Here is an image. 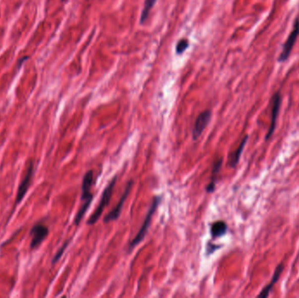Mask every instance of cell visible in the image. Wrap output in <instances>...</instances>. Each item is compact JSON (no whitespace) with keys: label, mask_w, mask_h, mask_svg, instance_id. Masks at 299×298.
I'll return each mask as SVG.
<instances>
[{"label":"cell","mask_w":299,"mask_h":298,"mask_svg":"<svg viewBox=\"0 0 299 298\" xmlns=\"http://www.w3.org/2000/svg\"><path fill=\"white\" fill-rule=\"evenodd\" d=\"M93 183H94V173L93 171H88L83 177L82 184H81V200L82 205L74 218V224L76 226L81 223V220L84 217V215L92 203L94 199V194L91 193Z\"/></svg>","instance_id":"cell-1"},{"label":"cell","mask_w":299,"mask_h":298,"mask_svg":"<svg viewBox=\"0 0 299 298\" xmlns=\"http://www.w3.org/2000/svg\"><path fill=\"white\" fill-rule=\"evenodd\" d=\"M161 199H162L161 196H156V197H154V199L152 200V205L150 206V209H149L147 214H146V217L144 219L143 225L141 227L140 230L137 233L136 237L129 243V247H128V252L132 251L133 248L137 247V245L139 243L142 242L143 239L145 238V236H146V234L148 232V229H149L150 225L152 223V217H153L156 211L158 209L159 204L161 202Z\"/></svg>","instance_id":"cell-2"},{"label":"cell","mask_w":299,"mask_h":298,"mask_svg":"<svg viewBox=\"0 0 299 298\" xmlns=\"http://www.w3.org/2000/svg\"><path fill=\"white\" fill-rule=\"evenodd\" d=\"M117 180H118V176L116 175V176L113 177V179L110 181V183L108 184L106 188L104 189V192H103V194H102V198H101V200H100L98 206L96 207V210L94 211V213L91 214V216L89 217V221H88V225L96 224V222L99 220L101 215L104 213L105 207H106V206L109 205V203H110V200H111V196H112V193H113V190H114Z\"/></svg>","instance_id":"cell-3"},{"label":"cell","mask_w":299,"mask_h":298,"mask_svg":"<svg viewBox=\"0 0 299 298\" xmlns=\"http://www.w3.org/2000/svg\"><path fill=\"white\" fill-rule=\"evenodd\" d=\"M299 35V19H296L294 26L292 31L289 34L287 41H285V45L283 47V51L278 57V62L284 63L288 60L289 57L292 54V49L295 45L296 41L298 40Z\"/></svg>","instance_id":"cell-4"},{"label":"cell","mask_w":299,"mask_h":298,"mask_svg":"<svg viewBox=\"0 0 299 298\" xmlns=\"http://www.w3.org/2000/svg\"><path fill=\"white\" fill-rule=\"evenodd\" d=\"M133 184H134V181L133 180H130L128 182V184L126 185L125 191L122 193V197H121V199L119 200V202L118 203V205L116 206L114 209L111 211V212L104 217V223H109V222H111V221H117V220L120 217L121 212H122V206L124 205L126 199H127L128 196H129V191H130L131 188H132Z\"/></svg>","instance_id":"cell-5"},{"label":"cell","mask_w":299,"mask_h":298,"mask_svg":"<svg viewBox=\"0 0 299 298\" xmlns=\"http://www.w3.org/2000/svg\"><path fill=\"white\" fill-rule=\"evenodd\" d=\"M211 118H212V112L210 111H204L198 116L192 129V139L194 141L199 139V136L202 135L204 130L207 128V124L209 123Z\"/></svg>","instance_id":"cell-6"},{"label":"cell","mask_w":299,"mask_h":298,"mask_svg":"<svg viewBox=\"0 0 299 298\" xmlns=\"http://www.w3.org/2000/svg\"><path fill=\"white\" fill-rule=\"evenodd\" d=\"M281 104H282V96L281 93H276L272 97V111H271V121H270V129L266 135V140L270 139L273 135L274 130L277 125V117L280 111Z\"/></svg>","instance_id":"cell-7"},{"label":"cell","mask_w":299,"mask_h":298,"mask_svg":"<svg viewBox=\"0 0 299 298\" xmlns=\"http://www.w3.org/2000/svg\"><path fill=\"white\" fill-rule=\"evenodd\" d=\"M48 227L43 224L35 225L31 230V236H32V240H31V248L35 249L37 248L41 243L44 241V239L48 237Z\"/></svg>","instance_id":"cell-8"},{"label":"cell","mask_w":299,"mask_h":298,"mask_svg":"<svg viewBox=\"0 0 299 298\" xmlns=\"http://www.w3.org/2000/svg\"><path fill=\"white\" fill-rule=\"evenodd\" d=\"M33 175V164L32 161L29 163L28 165V169L26 173V176L24 177L21 183L19 184V189H18V192H17V198H16V203L21 202L23 198L26 195V191L29 188L30 184H31V181H32V178Z\"/></svg>","instance_id":"cell-9"},{"label":"cell","mask_w":299,"mask_h":298,"mask_svg":"<svg viewBox=\"0 0 299 298\" xmlns=\"http://www.w3.org/2000/svg\"><path fill=\"white\" fill-rule=\"evenodd\" d=\"M283 270H284V264H280V265L277 266V269L274 271L271 282L266 287H264V289H262L261 293L259 294V298H268L269 297L270 291H271V289L273 288L275 284H277V281L280 278L281 275L283 273Z\"/></svg>","instance_id":"cell-10"},{"label":"cell","mask_w":299,"mask_h":298,"mask_svg":"<svg viewBox=\"0 0 299 298\" xmlns=\"http://www.w3.org/2000/svg\"><path fill=\"white\" fill-rule=\"evenodd\" d=\"M222 162H223V159L222 158H220L213 165L210 183L207 184V188H206V191L208 193H212L215 190V183H216V179H217V177H218L219 173H220L221 168H222Z\"/></svg>","instance_id":"cell-11"},{"label":"cell","mask_w":299,"mask_h":298,"mask_svg":"<svg viewBox=\"0 0 299 298\" xmlns=\"http://www.w3.org/2000/svg\"><path fill=\"white\" fill-rule=\"evenodd\" d=\"M227 231H228V225L225 221H215L211 226V236L213 237V239L225 236Z\"/></svg>","instance_id":"cell-12"},{"label":"cell","mask_w":299,"mask_h":298,"mask_svg":"<svg viewBox=\"0 0 299 298\" xmlns=\"http://www.w3.org/2000/svg\"><path fill=\"white\" fill-rule=\"evenodd\" d=\"M247 136H245L242 141H241V143H240V145L238 146L237 150L233 152L231 156H230V158H229V165L231 168H235V167H237V165H238V163L240 161V155L242 153V151H243L244 147H245V145H246V143H247Z\"/></svg>","instance_id":"cell-13"},{"label":"cell","mask_w":299,"mask_h":298,"mask_svg":"<svg viewBox=\"0 0 299 298\" xmlns=\"http://www.w3.org/2000/svg\"><path fill=\"white\" fill-rule=\"evenodd\" d=\"M156 1L157 0H144V7H143V11L141 13V24L145 22V20L148 19L150 12L152 11L154 4H156Z\"/></svg>","instance_id":"cell-14"},{"label":"cell","mask_w":299,"mask_h":298,"mask_svg":"<svg viewBox=\"0 0 299 298\" xmlns=\"http://www.w3.org/2000/svg\"><path fill=\"white\" fill-rule=\"evenodd\" d=\"M189 47V41L186 39H182L178 42L176 46V54L182 55Z\"/></svg>","instance_id":"cell-15"},{"label":"cell","mask_w":299,"mask_h":298,"mask_svg":"<svg viewBox=\"0 0 299 298\" xmlns=\"http://www.w3.org/2000/svg\"><path fill=\"white\" fill-rule=\"evenodd\" d=\"M69 243H70V239L66 240V242L63 244L62 247L60 248L59 250H58V252H57V253H56V255H55V257L53 258V264H55V263H56V262L59 261L60 259L61 258V256H62L63 253H64V252H65V250H66V247H67V246L69 245Z\"/></svg>","instance_id":"cell-16"},{"label":"cell","mask_w":299,"mask_h":298,"mask_svg":"<svg viewBox=\"0 0 299 298\" xmlns=\"http://www.w3.org/2000/svg\"><path fill=\"white\" fill-rule=\"evenodd\" d=\"M208 244L210 245L211 247L209 246H207V255H209V254H212V253H214V248H218L219 246H214V244H211L210 242H208Z\"/></svg>","instance_id":"cell-17"},{"label":"cell","mask_w":299,"mask_h":298,"mask_svg":"<svg viewBox=\"0 0 299 298\" xmlns=\"http://www.w3.org/2000/svg\"><path fill=\"white\" fill-rule=\"evenodd\" d=\"M63 1H64V0H63Z\"/></svg>","instance_id":"cell-18"}]
</instances>
